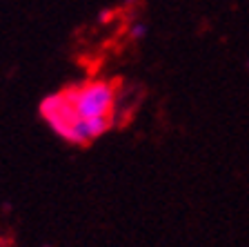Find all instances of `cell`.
<instances>
[{"instance_id": "cell-1", "label": "cell", "mask_w": 249, "mask_h": 247, "mask_svg": "<svg viewBox=\"0 0 249 247\" xmlns=\"http://www.w3.org/2000/svg\"><path fill=\"white\" fill-rule=\"evenodd\" d=\"M116 87L107 80H87L49 94L40 116L53 134L71 145H91L114 125Z\"/></svg>"}, {"instance_id": "cell-2", "label": "cell", "mask_w": 249, "mask_h": 247, "mask_svg": "<svg viewBox=\"0 0 249 247\" xmlns=\"http://www.w3.org/2000/svg\"><path fill=\"white\" fill-rule=\"evenodd\" d=\"M147 31H149L147 22H134V25L129 27V38L131 40H142V38L147 36Z\"/></svg>"}, {"instance_id": "cell-3", "label": "cell", "mask_w": 249, "mask_h": 247, "mask_svg": "<svg viewBox=\"0 0 249 247\" xmlns=\"http://www.w3.org/2000/svg\"><path fill=\"white\" fill-rule=\"evenodd\" d=\"M247 67H249V65H247Z\"/></svg>"}]
</instances>
